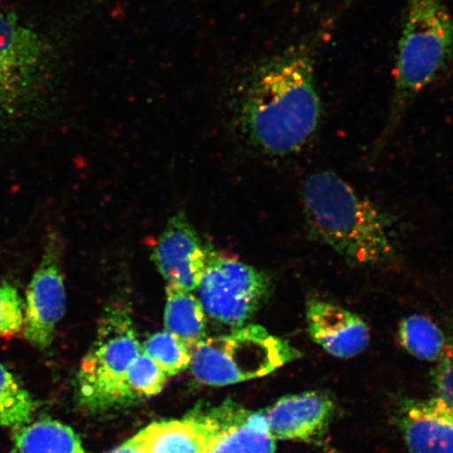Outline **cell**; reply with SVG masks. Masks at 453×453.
<instances>
[{
	"label": "cell",
	"instance_id": "5",
	"mask_svg": "<svg viewBox=\"0 0 453 453\" xmlns=\"http://www.w3.org/2000/svg\"><path fill=\"white\" fill-rule=\"evenodd\" d=\"M141 353L127 304H110L101 317L97 338L78 372L79 403L85 410L100 411L134 401L127 388V373Z\"/></svg>",
	"mask_w": 453,
	"mask_h": 453
},
{
	"label": "cell",
	"instance_id": "20",
	"mask_svg": "<svg viewBox=\"0 0 453 453\" xmlns=\"http://www.w3.org/2000/svg\"><path fill=\"white\" fill-rule=\"evenodd\" d=\"M167 373L142 352L127 373V384L134 400L160 394L167 383Z\"/></svg>",
	"mask_w": 453,
	"mask_h": 453
},
{
	"label": "cell",
	"instance_id": "12",
	"mask_svg": "<svg viewBox=\"0 0 453 453\" xmlns=\"http://www.w3.org/2000/svg\"><path fill=\"white\" fill-rule=\"evenodd\" d=\"M335 412L336 404L330 395L308 392L283 396L265 416L275 439L311 441L326 434Z\"/></svg>",
	"mask_w": 453,
	"mask_h": 453
},
{
	"label": "cell",
	"instance_id": "15",
	"mask_svg": "<svg viewBox=\"0 0 453 453\" xmlns=\"http://www.w3.org/2000/svg\"><path fill=\"white\" fill-rule=\"evenodd\" d=\"M14 439L17 453H85L71 427L50 418L16 429Z\"/></svg>",
	"mask_w": 453,
	"mask_h": 453
},
{
	"label": "cell",
	"instance_id": "9",
	"mask_svg": "<svg viewBox=\"0 0 453 453\" xmlns=\"http://www.w3.org/2000/svg\"><path fill=\"white\" fill-rule=\"evenodd\" d=\"M191 417L206 434L207 453H275L276 439L264 412L228 403Z\"/></svg>",
	"mask_w": 453,
	"mask_h": 453
},
{
	"label": "cell",
	"instance_id": "13",
	"mask_svg": "<svg viewBox=\"0 0 453 453\" xmlns=\"http://www.w3.org/2000/svg\"><path fill=\"white\" fill-rule=\"evenodd\" d=\"M396 420L411 453H453V411L438 400L406 401Z\"/></svg>",
	"mask_w": 453,
	"mask_h": 453
},
{
	"label": "cell",
	"instance_id": "7",
	"mask_svg": "<svg viewBox=\"0 0 453 453\" xmlns=\"http://www.w3.org/2000/svg\"><path fill=\"white\" fill-rule=\"evenodd\" d=\"M272 288L273 283L265 272L209 249L206 269L196 290L208 316L220 324L241 327L267 302Z\"/></svg>",
	"mask_w": 453,
	"mask_h": 453
},
{
	"label": "cell",
	"instance_id": "11",
	"mask_svg": "<svg viewBox=\"0 0 453 453\" xmlns=\"http://www.w3.org/2000/svg\"><path fill=\"white\" fill-rule=\"evenodd\" d=\"M305 319L311 340L339 359L354 358L370 343L371 333L365 321L338 304L310 297L305 304Z\"/></svg>",
	"mask_w": 453,
	"mask_h": 453
},
{
	"label": "cell",
	"instance_id": "17",
	"mask_svg": "<svg viewBox=\"0 0 453 453\" xmlns=\"http://www.w3.org/2000/svg\"><path fill=\"white\" fill-rule=\"evenodd\" d=\"M399 342L417 359L438 362L443 357L449 336L429 317L413 314L400 322Z\"/></svg>",
	"mask_w": 453,
	"mask_h": 453
},
{
	"label": "cell",
	"instance_id": "14",
	"mask_svg": "<svg viewBox=\"0 0 453 453\" xmlns=\"http://www.w3.org/2000/svg\"><path fill=\"white\" fill-rule=\"evenodd\" d=\"M206 315L198 296L191 291L167 285L164 313L166 331L182 339L192 349L205 336Z\"/></svg>",
	"mask_w": 453,
	"mask_h": 453
},
{
	"label": "cell",
	"instance_id": "22",
	"mask_svg": "<svg viewBox=\"0 0 453 453\" xmlns=\"http://www.w3.org/2000/svg\"><path fill=\"white\" fill-rule=\"evenodd\" d=\"M437 364L434 372V398L453 411V326L445 353Z\"/></svg>",
	"mask_w": 453,
	"mask_h": 453
},
{
	"label": "cell",
	"instance_id": "8",
	"mask_svg": "<svg viewBox=\"0 0 453 453\" xmlns=\"http://www.w3.org/2000/svg\"><path fill=\"white\" fill-rule=\"evenodd\" d=\"M66 311L60 237L50 234L41 263L28 283L25 303L24 336L38 349L53 342L57 325Z\"/></svg>",
	"mask_w": 453,
	"mask_h": 453
},
{
	"label": "cell",
	"instance_id": "25",
	"mask_svg": "<svg viewBox=\"0 0 453 453\" xmlns=\"http://www.w3.org/2000/svg\"><path fill=\"white\" fill-rule=\"evenodd\" d=\"M11 453H17V451H16V450H13V451H12V452H11Z\"/></svg>",
	"mask_w": 453,
	"mask_h": 453
},
{
	"label": "cell",
	"instance_id": "4",
	"mask_svg": "<svg viewBox=\"0 0 453 453\" xmlns=\"http://www.w3.org/2000/svg\"><path fill=\"white\" fill-rule=\"evenodd\" d=\"M453 19L441 0H409L395 66L392 112L375 156L380 154L413 99L449 65Z\"/></svg>",
	"mask_w": 453,
	"mask_h": 453
},
{
	"label": "cell",
	"instance_id": "6",
	"mask_svg": "<svg viewBox=\"0 0 453 453\" xmlns=\"http://www.w3.org/2000/svg\"><path fill=\"white\" fill-rule=\"evenodd\" d=\"M296 357V350L262 326H248L201 340L192 349L190 367L198 381L223 387L268 375Z\"/></svg>",
	"mask_w": 453,
	"mask_h": 453
},
{
	"label": "cell",
	"instance_id": "2",
	"mask_svg": "<svg viewBox=\"0 0 453 453\" xmlns=\"http://www.w3.org/2000/svg\"><path fill=\"white\" fill-rule=\"evenodd\" d=\"M302 202L311 239L359 267H389L398 250L392 219L335 173L304 180Z\"/></svg>",
	"mask_w": 453,
	"mask_h": 453
},
{
	"label": "cell",
	"instance_id": "19",
	"mask_svg": "<svg viewBox=\"0 0 453 453\" xmlns=\"http://www.w3.org/2000/svg\"><path fill=\"white\" fill-rule=\"evenodd\" d=\"M143 353L162 368L168 376L177 375L190 365L192 349L173 334L160 332L146 340Z\"/></svg>",
	"mask_w": 453,
	"mask_h": 453
},
{
	"label": "cell",
	"instance_id": "16",
	"mask_svg": "<svg viewBox=\"0 0 453 453\" xmlns=\"http://www.w3.org/2000/svg\"><path fill=\"white\" fill-rule=\"evenodd\" d=\"M146 453H207L205 432L191 416L146 427Z\"/></svg>",
	"mask_w": 453,
	"mask_h": 453
},
{
	"label": "cell",
	"instance_id": "23",
	"mask_svg": "<svg viewBox=\"0 0 453 453\" xmlns=\"http://www.w3.org/2000/svg\"><path fill=\"white\" fill-rule=\"evenodd\" d=\"M146 428L109 453H146Z\"/></svg>",
	"mask_w": 453,
	"mask_h": 453
},
{
	"label": "cell",
	"instance_id": "21",
	"mask_svg": "<svg viewBox=\"0 0 453 453\" xmlns=\"http://www.w3.org/2000/svg\"><path fill=\"white\" fill-rule=\"evenodd\" d=\"M25 303L17 288L0 280V339L15 336L24 330Z\"/></svg>",
	"mask_w": 453,
	"mask_h": 453
},
{
	"label": "cell",
	"instance_id": "24",
	"mask_svg": "<svg viewBox=\"0 0 453 453\" xmlns=\"http://www.w3.org/2000/svg\"><path fill=\"white\" fill-rule=\"evenodd\" d=\"M328 453H338V452L335 450H330V451H328Z\"/></svg>",
	"mask_w": 453,
	"mask_h": 453
},
{
	"label": "cell",
	"instance_id": "10",
	"mask_svg": "<svg viewBox=\"0 0 453 453\" xmlns=\"http://www.w3.org/2000/svg\"><path fill=\"white\" fill-rule=\"evenodd\" d=\"M209 248L183 214L170 219L152 251V260L167 285L196 290L205 272Z\"/></svg>",
	"mask_w": 453,
	"mask_h": 453
},
{
	"label": "cell",
	"instance_id": "1",
	"mask_svg": "<svg viewBox=\"0 0 453 453\" xmlns=\"http://www.w3.org/2000/svg\"><path fill=\"white\" fill-rule=\"evenodd\" d=\"M313 55L297 45L252 67L236 85L232 113L237 132L255 150L288 157L313 139L321 120Z\"/></svg>",
	"mask_w": 453,
	"mask_h": 453
},
{
	"label": "cell",
	"instance_id": "18",
	"mask_svg": "<svg viewBox=\"0 0 453 453\" xmlns=\"http://www.w3.org/2000/svg\"><path fill=\"white\" fill-rule=\"evenodd\" d=\"M35 401L20 382L0 364V426L19 429L31 423Z\"/></svg>",
	"mask_w": 453,
	"mask_h": 453
},
{
	"label": "cell",
	"instance_id": "3",
	"mask_svg": "<svg viewBox=\"0 0 453 453\" xmlns=\"http://www.w3.org/2000/svg\"><path fill=\"white\" fill-rule=\"evenodd\" d=\"M59 78L60 53L52 38L16 13L0 11V127L41 112Z\"/></svg>",
	"mask_w": 453,
	"mask_h": 453
}]
</instances>
